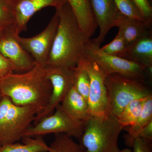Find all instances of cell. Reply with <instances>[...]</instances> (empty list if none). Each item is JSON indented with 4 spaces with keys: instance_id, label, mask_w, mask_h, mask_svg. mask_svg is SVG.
I'll return each instance as SVG.
<instances>
[{
    "instance_id": "28",
    "label": "cell",
    "mask_w": 152,
    "mask_h": 152,
    "mask_svg": "<svg viewBox=\"0 0 152 152\" xmlns=\"http://www.w3.org/2000/svg\"><path fill=\"white\" fill-rule=\"evenodd\" d=\"M132 152H152V145L140 137L136 138L133 141Z\"/></svg>"
},
{
    "instance_id": "20",
    "label": "cell",
    "mask_w": 152,
    "mask_h": 152,
    "mask_svg": "<svg viewBox=\"0 0 152 152\" xmlns=\"http://www.w3.org/2000/svg\"><path fill=\"white\" fill-rule=\"evenodd\" d=\"M54 139L49 145L48 152H86L80 144L64 134H55Z\"/></svg>"
},
{
    "instance_id": "2",
    "label": "cell",
    "mask_w": 152,
    "mask_h": 152,
    "mask_svg": "<svg viewBox=\"0 0 152 152\" xmlns=\"http://www.w3.org/2000/svg\"><path fill=\"white\" fill-rule=\"evenodd\" d=\"M51 91L45 66L38 64L23 73H12L0 79V93L3 96L10 98L17 105L34 106L39 112L48 103Z\"/></svg>"
},
{
    "instance_id": "25",
    "label": "cell",
    "mask_w": 152,
    "mask_h": 152,
    "mask_svg": "<svg viewBox=\"0 0 152 152\" xmlns=\"http://www.w3.org/2000/svg\"><path fill=\"white\" fill-rule=\"evenodd\" d=\"M126 48L124 40L121 34L118 31V34L113 41L102 48H100V50L107 54L116 56Z\"/></svg>"
},
{
    "instance_id": "19",
    "label": "cell",
    "mask_w": 152,
    "mask_h": 152,
    "mask_svg": "<svg viewBox=\"0 0 152 152\" xmlns=\"http://www.w3.org/2000/svg\"><path fill=\"white\" fill-rule=\"evenodd\" d=\"M152 121V95L146 98L144 103L141 114L134 124L124 128L127 132L126 138L127 145L132 146L134 140L144 127Z\"/></svg>"
},
{
    "instance_id": "17",
    "label": "cell",
    "mask_w": 152,
    "mask_h": 152,
    "mask_svg": "<svg viewBox=\"0 0 152 152\" xmlns=\"http://www.w3.org/2000/svg\"><path fill=\"white\" fill-rule=\"evenodd\" d=\"M117 27L124 38L126 47L140 38L151 28V26L145 23L124 16L120 20Z\"/></svg>"
},
{
    "instance_id": "21",
    "label": "cell",
    "mask_w": 152,
    "mask_h": 152,
    "mask_svg": "<svg viewBox=\"0 0 152 152\" xmlns=\"http://www.w3.org/2000/svg\"><path fill=\"white\" fill-rule=\"evenodd\" d=\"M16 0H0V39L15 22Z\"/></svg>"
},
{
    "instance_id": "30",
    "label": "cell",
    "mask_w": 152,
    "mask_h": 152,
    "mask_svg": "<svg viewBox=\"0 0 152 152\" xmlns=\"http://www.w3.org/2000/svg\"><path fill=\"white\" fill-rule=\"evenodd\" d=\"M119 152H132V151L129 148H125L122 150H120Z\"/></svg>"
},
{
    "instance_id": "24",
    "label": "cell",
    "mask_w": 152,
    "mask_h": 152,
    "mask_svg": "<svg viewBox=\"0 0 152 152\" xmlns=\"http://www.w3.org/2000/svg\"><path fill=\"white\" fill-rule=\"evenodd\" d=\"M114 1L117 9L123 15L149 25L133 0H114Z\"/></svg>"
},
{
    "instance_id": "1",
    "label": "cell",
    "mask_w": 152,
    "mask_h": 152,
    "mask_svg": "<svg viewBox=\"0 0 152 152\" xmlns=\"http://www.w3.org/2000/svg\"><path fill=\"white\" fill-rule=\"evenodd\" d=\"M56 12L58 24L46 66L74 68L86 56L91 39L80 27L68 2Z\"/></svg>"
},
{
    "instance_id": "9",
    "label": "cell",
    "mask_w": 152,
    "mask_h": 152,
    "mask_svg": "<svg viewBox=\"0 0 152 152\" xmlns=\"http://www.w3.org/2000/svg\"><path fill=\"white\" fill-rule=\"evenodd\" d=\"M45 67L47 77L52 86L51 93L46 105L36 115L34 122V124L44 117L53 113L74 86L73 68Z\"/></svg>"
},
{
    "instance_id": "5",
    "label": "cell",
    "mask_w": 152,
    "mask_h": 152,
    "mask_svg": "<svg viewBox=\"0 0 152 152\" xmlns=\"http://www.w3.org/2000/svg\"><path fill=\"white\" fill-rule=\"evenodd\" d=\"M39 109L32 106H18L5 96L0 101V145L16 142L34 121Z\"/></svg>"
},
{
    "instance_id": "12",
    "label": "cell",
    "mask_w": 152,
    "mask_h": 152,
    "mask_svg": "<svg viewBox=\"0 0 152 152\" xmlns=\"http://www.w3.org/2000/svg\"><path fill=\"white\" fill-rule=\"evenodd\" d=\"M96 23L99 28L97 37L91 39L93 43L100 47L109 31L117 27L124 15L119 11L114 0H91Z\"/></svg>"
},
{
    "instance_id": "31",
    "label": "cell",
    "mask_w": 152,
    "mask_h": 152,
    "mask_svg": "<svg viewBox=\"0 0 152 152\" xmlns=\"http://www.w3.org/2000/svg\"><path fill=\"white\" fill-rule=\"evenodd\" d=\"M3 97V96L1 94V93H0V101H1V99Z\"/></svg>"
},
{
    "instance_id": "10",
    "label": "cell",
    "mask_w": 152,
    "mask_h": 152,
    "mask_svg": "<svg viewBox=\"0 0 152 152\" xmlns=\"http://www.w3.org/2000/svg\"><path fill=\"white\" fill-rule=\"evenodd\" d=\"M58 22V16L56 12L46 27L39 34L31 37H19L22 47L31 55L36 64L46 66Z\"/></svg>"
},
{
    "instance_id": "22",
    "label": "cell",
    "mask_w": 152,
    "mask_h": 152,
    "mask_svg": "<svg viewBox=\"0 0 152 152\" xmlns=\"http://www.w3.org/2000/svg\"><path fill=\"white\" fill-rule=\"evenodd\" d=\"M147 98L135 100L125 108L118 118L119 122L124 129L132 126L136 122L141 114Z\"/></svg>"
},
{
    "instance_id": "32",
    "label": "cell",
    "mask_w": 152,
    "mask_h": 152,
    "mask_svg": "<svg viewBox=\"0 0 152 152\" xmlns=\"http://www.w3.org/2000/svg\"><path fill=\"white\" fill-rule=\"evenodd\" d=\"M148 1H150V0H148Z\"/></svg>"
},
{
    "instance_id": "7",
    "label": "cell",
    "mask_w": 152,
    "mask_h": 152,
    "mask_svg": "<svg viewBox=\"0 0 152 152\" xmlns=\"http://www.w3.org/2000/svg\"><path fill=\"white\" fill-rule=\"evenodd\" d=\"M87 56L96 62L107 75L118 74L146 81L148 66L118 56L104 53L100 50V47L93 44L91 39L88 45Z\"/></svg>"
},
{
    "instance_id": "4",
    "label": "cell",
    "mask_w": 152,
    "mask_h": 152,
    "mask_svg": "<svg viewBox=\"0 0 152 152\" xmlns=\"http://www.w3.org/2000/svg\"><path fill=\"white\" fill-rule=\"evenodd\" d=\"M105 83L110 115L118 118L131 102L152 95L146 81L118 74L106 76Z\"/></svg>"
},
{
    "instance_id": "16",
    "label": "cell",
    "mask_w": 152,
    "mask_h": 152,
    "mask_svg": "<svg viewBox=\"0 0 152 152\" xmlns=\"http://www.w3.org/2000/svg\"><path fill=\"white\" fill-rule=\"evenodd\" d=\"M80 27L88 38L94 34L98 26L93 13L91 0H67Z\"/></svg>"
},
{
    "instance_id": "29",
    "label": "cell",
    "mask_w": 152,
    "mask_h": 152,
    "mask_svg": "<svg viewBox=\"0 0 152 152\" xmlns=\"http://www.w3.org/2000/svg\"><path fill=\"white\" fill-rule=\"evenodd\" d=\"M138 137L143 139L145 141L152 145V121L142 129Z\"/></svg>"
},
{
    "instance_id": "15",
    "label": "cell",
    "mask_w": 152,
    "mask_h": 152,
    "mask_svg": "<svg viewBox=\"0 0 152 152\" xmlns=\"http://www.w3.org/2000/svg\"><path fill=\"white\" fill-rule=\"evenodd\" d=\"M68 115L76 120L86 122L91 118L88 101L73 87L59 105Z\"/></svg>"
},
{
    "instance_id": "13",
    "label": "cell",
    "mask_w": 152,
    "mask_h": 152,
    "mask_svg": "<svg viewBox=\"0 0 152 152\" xmlns=\"http://www.w3.org/2000/svg\"><path fill=\"white\" fill-rule=\"evenodd\" d=\"M67 2V0H16L14 28L17 34L26 31L33 16L42 9L51 7L57 9Z\"/></svg>"
},
{
    "instance_id": "26",
    "label": "cell",
    "mask_w": 152,
    "mask_h": 152,
    "mask_svg": "<svg viewBox=\"0 0 152 152\" xmlns=\"http://www.w3.org/2000/svg\"><path fill=\"white\" fill-rule=\"evenodd\" d=\"M141 12L147 23L151 26L152 8L148 0H133Z\"/></svg>"
},
{
    "instance_id": "3",
    "label": "cell",
    "mask_w": 152,
    "mask_h": 152,
    "mask_svg": "<svg viewBox=\"0 0 152 152\" xmlns=\"http://www.w3.org/2000/svg\"><path fill=\"white\" fill-rule=\"evenodd\" d=\"M124 127L118 118L91 117L85 123L80 144L86 152H119V137Z\"/></svg>"
},
{
    "instance_id": "27",
    "label": "cell",
    "mask_w": 152,
    "mask_h": 152,
    "mask_svg": "<svg viewBox=\"0 0 152 152\" xmlns=\"http://www.w3.org/2000/svg\"><path fill=\"white\" fill-rule=\"evenodd\" d=\"M17 71L16 68L0 53V79Z\"/></svg>"
},
{
    "instance_id": "11",
    "label": "cell",
    "mask_w": 152,
    "mask_h": 152,
    "mask_svg": "<svg viewBox=\"0 0 152 152\" xmlns=\"http://www.w3.org/2000/svg\"><path fill=\"white\" fill-rule=\"evenodd\" d=\"M14 26L0 39V53L16 68L17 71L27 72L32 69L36 63L23 48Z\"/></svg>"
},
{
    "instance_id": "23",
    "label": "cell",
    "mask_w": 152,
    "mask_h": 152,
    "mask_svg": "<svg viewBox=\"0 0 152 152\" xmlns=\"http://www.w3.org/2000/svg\"><path fill=\"white\" fill-rule=\"evenodd\" d=\"M74 87L81 95L88 100L89 92L90 78L83 59L75 67Z\"/></svg>"
},
{
    "instance_id": "18",
    "label": "cell",
    "mask_w": 152,
    "mask_h": 152,
    "mask_svg": "<svg viewBox=\"0 0 152 152\" xmlns=\"http://www.w3.org/2000/svg\"><path fill=\"white\" fill-rule=\"evenodd\" d=\"M23 143L0 145V152H48L49 145L42 137H24Z\"/></svg>"
},
{
    "instance_id": "6",
    "label": "cell",
    "mask_w": 152,
    "mask_h": 152,
    "mask_svg": "<svg viewBox=\"0 0 152 152\" xmlns=\"http://www.w3.org/2000/svg\"><path fill=\"white\" fill-rule=\"evenodd\" d=\"M54 112L41 119L34 126H30L25 132L24 137H34L50 134H64L80 139L83 132L86 122L75 119L59 105Z\"/></svg>"
},
{
    "instance_id": "8",
    "label": "cell",
    "mask_w": 152,
    "mask_h": 152,
    "mask_svg": "<svg viewBox=\"0 0 152 152\" xmlns=\"http://www.w3.org/2000/svg\"><path fill=\"white\" fill-rule=\"evenodd\" d=\"M90 78L88 103L91 116L110 115V108L105 80L107 75L96 62L86 56L83 59Z\"/></svg>"
},
{
    "instance_id": "14",
    "label": "cell",
    "mask_w": 152,
    "mask_h": 152,
    "mask_svg": "<svg viewBox=\"0 0 152 152\" xmlns=\"http://www.w3.org/2000/svg\"><path fill=\"white\" fill-rule=\"evenodd\" d=\"M116 56L146 66H152L151 30L150 29Z\"/></svg>"
}]
</instances>
